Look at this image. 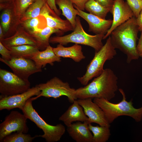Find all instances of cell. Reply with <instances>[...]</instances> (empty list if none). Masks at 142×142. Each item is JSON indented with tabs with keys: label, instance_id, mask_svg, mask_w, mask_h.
<instances>
[{
	"label": "cell",
	"instance_id": "obj_1",
	"mask_svg": "<svg viewBox=\"0 0 142 142\" xmlns=\"http://www.w3.org/2000/svg\"><path fill=\"white\" fill-rule=\"evenodd\" d=\"M118 80L112 70L105 69L89 83L76 89L75 97L77 99L97 98L110 100L114 97L118 90Z\"/></svg>",
	"mask_w": 142,
	"mask_h": 142
},
{
	"label": "cell",
	"instance_id": "obj_2",
	"mask_svg": "<svg viewBox=\"0 0 142 142\" xmlns=\"http://www.w3.org/2000/svg\"><path fill=\"white\" fill-rule=\"evenodd\" d=\"M139 31L136 18L134 16L116 27L110 35L114 48L126 55L128 63L139 57L136 49Z\"/></svg>",
	"mask_w": 142,
	"mask_h": 142
},
{
	"label": "cell",
	"instance_id": "obj_3",
	"mask_svg": "<svg viewBox=\"0 0 142 142\" xmlns=\"http://www.w3.org/2000/svg\"><path fill=\"white\" fill-rule=\"evenodd\" d=\"M118 90L123 97L122 100L119 103H113L103 98H94L93 101L103 111L110 124L121 116L130 117L137 122L140 121L142 119V106L139 108H135L133 105L132 99L127 101L123 90L119 88Z\"/></svg>",
	"mask_w": 142,
	"mask_h": 142
},
{
	"label": "cell",
	"instance_id": "obj_4",
	"mask_svg": "<svg viewBox=\"0 0 142 142\" xmlns=\"http://www.w3.org/2000/svg\"><path fill=\"white\" fill-rule=\"evenodd\" d=\"M76 21V26L73 32L64 36L51 37L49 43H58L63 45L73 43L90 47L94 49L95 52L98 51L103 45L102 40L105 35L89 34L84 30L79 17H77Z\"/></svg>",
	"mask_w": 142,
	"mask_h": 142
},
{
	"label": "cell",
	"instance_id": "obj_5",
	"mask_svg": "<svg viewBox=\"0 0 142 142\" xmlns=\"http://www.w3.org/2000/svg\"><path fill=\"white\" fill-rule=\"evenodd\" d=\"M33 100L32 97L26 102L21 109L23 114L42 130L44 134L38 135V137L44 139L47 142L59 141L65 133V127L61 124L53 125L47 123L34 109L32 104Z\"/></svg>",
	"mask_w": 142,
	"mask_h": 142
},
{
	"label": "cell",
	"instance_id": "obj_6",
	"mask_svg": "<svg viewBox=\"0 0 142 142\" xmlns=\"http://www.w3.org/2000/svg\"><path fill=\"white\" fill-rule=\"evenodd\" d=\"M115 49L112 44L109 36L101 49L95 52L93 58L87 67L85 74L82 77L77 78L82 84L86 85L89 81L102 73L105 62L112 59L116 55Z\"/></svg>",
	"mask_w": 142,
	"mask_h": 142
},
{
	"label": "cell",
	"instance_id": "obj_7",
	"mask_svg": "<svg viewBox=\"0 0 142 142\" xmlns=\"http://www.w3.org/2000/svg\"><path fill=\"white\" fill-rule=\"evenodd\" d=\"M37 85L41 93L38 95L33 97V100L41 97L57 98L63 96L67 97L72 103L77 100L75 95L76 89L71 88L68 82H64L57 77L53 78L45 83Z\"/></svg>",
	"mask_w": 142,
	"mask_h": 142
},
{
	"label": "cell",
	"instance_id": "obj_8",
	"mask_svg": "<svg viewBox=\"0 0 142 142\" xmlns=\"http://www.w3.org/2000/svg\"><path fill=\"white\" fill-rule=\"evenodd\" d=\"M28 80H24L14 73L0 68V98L23 93L30 88Z\"/></svg>",
	"mask_w": 142,
	"mask_h": 142
},
{
	"label": "cell",
	"instance_id": "obj_9",
	"mask_svg": "<svg viewBox=\"0 0 142 142\" xmlns=\"http://www.w3.org/2000/svg\"><path fill=\"white\" fill-rule=\"evenodd\" d=\"M27 119L23 114L17 111H11L0 124V141L14 132L27 133L29 129L27 124Z\"/></svg>",
	"mask_w": 142,
	"mask_h": 142
},
{
	"label": "cell",
	"instance_id": "obj_10",
	"mask_svg": "<svg viewBox=\"0 0 142 142\" xmlns=\"http://www.w3.org/2000/svg\"><path fill=\"white\" fill-rule=\"evenodd\" d=\"M0 61L9 67L15 74L25 80H28L30 75L42 71L31 59L12 57L10 60H7L0 57Z\"/></svg>",
	"mask_w": 142,
	"mask_h": 142
},
{
	"label": "cell",
	"instance_id": "obj_11",
	"mask_svg": "<svg viewBox=\"0 0 142 142\" xmlns=\"http://www.w3.org/2000/svg\"><path fill=\"white\" fill-rule=\"evenodd\" d=\"M110 12L113 19L111 26L105 35L103 39L110 35L116 27L134 16V13L126 2L124 0H114Z\"/></svg>",
	"mask_w": 142,
	"mask_h": 142
},
{
	"label": "cell",
	"instance_id": "obj_12",
	"mask_svg": "<svg viewBox=\"0 0 142 142\" xmlns=\"http://www.w3.org/2000/svg\"><path fill=\"white\" fill-rule=\"evenodd\" d=\"M40 93L37 84L23 93L1 97L0 110H10L15 108L21 110L28 100L33 96L38 95Z\"/></svg>",
	"mask_w": 142,
	"mask_h": 142
},
{
	"label": "cell",
	"instance_id": "obj_13",
	"mask_svg": "<svg viewBox=\"0 0 142 142\" xmlns=\"http://www.w3.org/2000/svg\"><path fill=\"white\" fill-rule=\"evenodd\" d=\"M92 98L77 99L79 104L82 107L85 115L89 118L90 123H95L99 126L110 127L102 109L92 101Z\"/></svg>",
	"mask_w": 142,
	"mask_h": 142
},
{
	"label": "cell",
	"instance_id": "obj_14",
	"mask_svg": "<svg viewBox=\"0 0 142 142\" xmlns=\"http://www.w3.org/2000/svg\"><path fill=\"white\" fill-rule=\"evenodd\" d=\"M1 11L0 25L3 30L5 38L15 33L20 25L21 21V18L16 14L13 4Z\"/></svg>",
	"mask_w": 142,
	"mask_h": 142
},
{
	"label": "cell",
	"instance_id": "obj_15",
	"mask_svg": "<svg viewBox=\"0 0 142 142\" xmlns=\"http://www.w3.org/2000/svg\"><path fill=\"white\" fill-rule=\"evenodd\" d=\"M73 6L78 11V16L84 19L88 23L89 31L92 32L96 34L105 35L106 34L111 26L113 20L102 19L80 9L74 4Z\"/></svg>",
	"mask_w": 142,
	"mask_h": 142
},
{
	"label": "cell",
	"instance_id": "obj_16",
	"mask_svg": "<svg viewBox=\"0 0 142 142\" xmlns=\"http://www.w3.org/2000/svg\"><path fill=\"white\" fill-rule=\"evenodd\" d=\"M40 15L45 17L48 26L59 30L64 33L74 30L69 21L61 18L47 2L43 7Z\"/></svg>",
	"mask_w": 142,
	"mask_h": 142
},
{
	"label": "cell",
	"instance_id": "obj_17",
	"mask_svg": "<svg viewBox=\"0 0 142 142\" xmlns=\"http://www.w3.org/2000/svg\"><path fill=\"white\" fill-rule=\"evenodd\" d=\"M0 41L8 49L11 47L23 45L36 46L38 48L34 38L21 25L13 35Z\"/></svg>",
	"mask_w": 142,
	"mask_h": 142
},
{
	"label": "cell",
	"instance_id": "obj_18",
	"mask_svg": "<svg viewBox=\"0 0 142 142\" xmlns=\"http://www.w3.org/2000/svg\"><path fill=\"white\" fill-rule=\"evenodd\" d=\"M68 126L74 121L88 122L90 123L88 117L85 114L82 107L75 100L67 110L59 118Z\"/></svg>",
	"mask_w": 142,
	"mask_h": 142
},
{
	"label": "cell",
	"instance_id": "obj_19",
	"mask_svg": "<svg viewBox=\"0 0 142 142\" xmlns=\"http://www.w3.org/2000/svg\"><path fill=\"white\" fill-rule=\"evenodd\" d=\"M88 122L72 123L67 126L69 135L77 142H93V135L90 130Z\"/></svg>",
	"mask_w": 142,
	"mask_h": 142
},
{
	"label": "cell",
	"instance_id": "obj_20",
	"mask_svg": "<svg viewBox=\"0 0 142 142\" xmlns=\"http://www.w3.org/2000/svg\"><path fill=\"white\" fill-rule=\"evenodd\" d=\"M53 50L57 56L70 58L76 62H80L85 58L82 52V46L79 44H75L72 46L65 47L58 44L56 47L53 48Z\"/></svg>",
	"mask_w": 142,
	"mask_h": 142
},
{
	"label": "cell",
	"instance_id": "obj_21",
	"mask_svg": "<svg viewBox=\"0 0 142 142\" xmlns=\"http://www.w3.org/2000/svg\"><path fill=\"white\" fill-rule=\"evenodd\" d=\"M40 69L44 67L47 64L52 66L55 62H60L61 57L57 56L54 53L53 47L49 45L44 50H39L31 59Z\"/></svg>",
	"mask_w": 142,
	"mask_h": 142
},
{
	"label": "cell",
	"instance_id": "obj_22",
	"mask_svg": "<svg viewBox=\"0 0 142 142\" xmlns=\"http://www.w3.org/2000/svg\"><path fill=\"white\" fill-rule=\"evenodd\" d=\"M62 31L47 26L43 29L32 35L37 41L39 50H45L49 45V39L53 33L61 36L63 33Z\"/></svg>",
	"mask_w": 142,
	"mask_h": 142
},
{
	"label": "cell",
	"instance_id": "obj_23",
	"mask_svg": "<svg viewBox=\"0 0 142 142\" xmlns=\"http://www.w3.org/2000/svg\"><path fill=\"white\" fill-rule=\"evenodd\" d=\"M57 4L65 16L73 27L74 29L76 25V19L78 11L74 8L73 3L69 0H56Z\"/></svg>",
	"mask_w": 142,
	"mask_h": 142
},
{
	"label": "cell",
	"instance_id": "obj_24",
	"mask_svg": "<svg viewBox=\"0 0 142 142\" xmlns=\"http://www.w3.org/2000/svg\"><path fill=\"white\" fill-rule=\"evenodd\" d=\"M20 25L31 35L39 31L47 26L45 18L40 15L21 21Z\"/></svg>",
	"mask_w": 142,
	"mask_h": 142
},
{
	"label": "cell",
	"instance_id": "obj_25",
	"mask_svg": "<svg viewBox=\"0 0 142 142\" xmlns=\"http://www.w3.org/2000/svg\"><path fill=\"white\" fill-rule=\"evenodd\" d=\"M8 49L10 51L12 57L28 59H31L39 50L37 47L29 45L12 46Z\"/></svg>",
	"mask_w": 142,
	"mask_h": 142
},
{
	"label": "cell",
	"instance_id": "obj_26",
	"mask_svg": "<svg viewBox=\"0 0 142 142\" xmlns=\"http://www.w3.org/2000/svg\"><path fill=\"white\" fill-rule=\"evenodd\" d=\"M89 128L93 134V142H106L110 135V127L94 126L91 123L88 125Z\"/></svg>",
	"mask_w": 142,
	"mask_h": 142
},
{
	"label": "cell",
	"instance_id": "obj_27",
	"mask_svg": "<svg viewBox=\"0 0 142 142\" xmlns=\"http://www.w3.org/2000/svg\"><path fill=\"white\" fill-rule=\"evenodd\" d=\"M110 8L102 6L95 0H89L85 5V9L89 13L104 19H105Z\"/></svg>",
	"mask_w": 142,
	"mask_h": 142
},
{
	"label": "cell",
	"instance_id": "obj_28",
	"mask_svg": "<svg viewBox=\"0 0 142 142\" xmlns=\"http://www.w3.org/2000/svg\"><path fill=\"white\" fill-rule=\"evenodd\" d=\"M46 0H36L29 7L21 19V21L35 18L39 15Z\"/></svg>",
	"mask_w": 142,
	"mask_h": 142
},
{
	"label": "cell",
	"instance_id": "obj_29",
	"mask_svg": "<svg viewBox=\"0 0 142 142\" xmlns=\"http://www.w3.org/2000/svg\"><path fill=\"white\" fill-rule=\"evenodd\" d=\"M38 135L32 137L29 134L22 132L13 133L5 137L2 140L3 142H31Z\"/></svg>",
	"mask_w": 142,
	"mask_h": 142
},
{
	"label": "cell",
	"instance_id": "obj_30",
	"mask_svg": "<svg viewBox=\"0 0 142 142\" xmlns=\"http://www.w3.org/2000/svg\"><path fill=\"white\" fill-rule=\"evenodd\" d=\"M36 0H15L13 6L16 15L21 19L30 6Z\"/></svg>",
	"mask_w": 142,
	"mask_h": 142
},
{
	"label": "cell",
	"instance_id": "obj_31",
	"mask_svg": "<svg viewBox=\"0 0 142 142\" xmlns=\"http://www.w3.org/2000/svg\"><path fill=\"white\" fill-rule=\"evenodd\" d=\"M132 11L134 16L137 18L142 10V0H126Z\"/></svg>",
	"mask_w": 142,
	"mask_h": 142
},
{
	"label": "cell",
	"instance_id": "obj_32",
	"mask_svg": "<svg viewBox=\"0 0 142 142\" xmlns=\"http://www.w3.org/2000/svg\"><path fill=\"white\" fill-rule=\"evenodd\" d=\"M0 54L3 59L10 60L12 57L9 50L0 41Z\"/></svg>",
	"mask_w": 142,
	"mask_h": 142
},
{
	"label": "cell",
	"instance_id": "obj_33",
	"mask_svg": "<svg viewBox=\"0 0 142 142\" xmlns=\"http://www.w3.org/2000/svg\"><path fill=\"white\" fill-rule=\"evenodd\" d=\"M80 9L84 11L86 3L89 0H69Z\"/></svg>",
	"mask_w": 142,
	"mask_h": 142
},
{
	"label": "cell",
	"instance_id": "obj_34",
	"mask_svg": "<svg viewBox=\"0 0 142 142\" xmlns=\"http://www.w3.org/2000/svg\"><path fill=\"white\" fill-rule=\"evenodd\" d=\"M46 0L47 3L50 8L53 10L59 16L61 14V13L57 7L56 0Z\"/></svg>",
	"mask_w": 142,
	"mask_h": 142
},
{
	"label": "cell",
	"instance_id": "obj_35",
	"mask_svg": "<svg viewBox=\"0 0 142 142\" xmlns=\"http://www.w3.org/2000/svg\"><path fill=\"white\" fill-rule=\"evenodd\" d=\"M15 0H0V9L4 8L12 5Z\"/></svg>",
	"mask_w": 142,
	"mask_h": 142
},
{
	"label": "cell",
	"instance_id": "obj_36",
	"mask_svg": "<svg viewBox=\"0 0 142 142\" xmlns=\"http://www.w3.org/2000/svg\"><path fill=\"white\" fill-rule=\"evenodd\" d=\"M102 6L110 8L112 6L114 0H95Z\"/></svg>",
	"mask_w": 142,
	"mask_h": 142
},
{
	"label": "cell",
	"instance_id": "obj_37",
	"mask_svg": "<svg viewBox=\"0 0 142 142\" xmlns=\"http://www.w3.org/2000/svg\"><path fill=\"white\" fill-rule=\"evenodd\" d=\"M136 49L139 57L142 58V32L138 39Z\"/></svg>",
	"mask_w": 142,
	"mask_h": 142
},
{
	"label": "cell",
	"instance_id": "obj_38",
	"mask_svg": "<svg viewBox=\"0 0 142 142\" xmlns=\"http://www.w3.org/2000/svg\"><path fill=\"white\" fill-rule=\"evenodd\" d=\"M137 24L138 26L139 31L142 32V10L140 12L139 15L136 18Z\"/></svg>",
	"mask_w": 142,
	"mask_h": 142
},
{
	"label": "cell",
	"instance_id": "obj_39",
	"mask_svg": "<svg viewBox=\"0 0 142 142\" xmlns=\"http://www.w3.org/2000/svg\"><path fill=\"white\" fill-rule=\"evenodd\" d=\"M4 38V32L2 28L0 25V41Z\"/></svg>",
	"mask_w": 142,
	"mask_h": 142
}]
</instances>
